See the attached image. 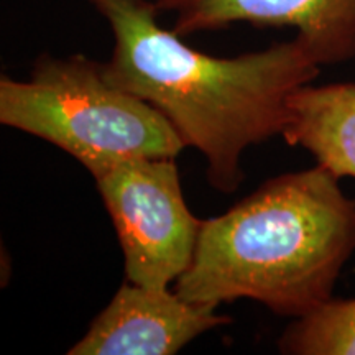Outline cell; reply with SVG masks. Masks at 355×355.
I'll return each instance as SVG.
<instances>
[{
	"instance_id": "6da1fadb",
	"label": "cell",
	"mask_w": 355,
	"mask_h": 355,
	"mask_svg": "<svg viewBox=\"0 0 355 355\" xmlns=\"http://www.w3.org/2000/svg\"><path fill=\"white\" fill-rule=\"evenodd\" d=\"M114 33L104 66L110 83L158 109L186 146L206 158L220 193L243 181L248 146L283 135L296 91L318 78L319 64L300 40L263 51L216 58L159 26L157 7L141 0H92Z\"/></svg>"
},
{
	"instance_id": "7a4b0ae2",
	"label": "cell",
	"mask_w": 355,
	"mask_h": 355,
	"mask_svg": "<svg viewBox=\"0 0 355 355\" xmlns=\"http://www.w3.org/2000/svg\"><path fill=\"white\" fill-rule=\"evenodd\" d=\"M354 250L355 201L316 165L272 178L225 214L202 220L175 293L216 308L254 300L298 319L334 298Z\"/></svg>"
},
{
	"instance_id": "3957f363",
	"label": "cell",
	"mask_w": 355,
	"mask_h": 355,
	"mask_svg": "<svg viewBox=\"0 0 355 355\" xmlns=\"http://www.w3.org/2000/svg\"><path fill=\"white\" fill-rule=\"evenodd\" d=\"M0 122L50 141L94 180L128 159L176 158L186 148L165 115L84 56H44L26 81L2 76Z\"/></svg>"
},
{
	"instance_id": "277c9868",
	"label": "cell",
	"mask_w": 355,
	"mask_h": 355,
	"mask_svg": "<svg viewBox=\"0 0 355 355\" xmlns=\"http://www.w3.org/2000/svg\"><path fill=\"white\" fill-rule=\"evenodd\" d=\"M121 242L125 277L168 290L193 260L202 220L188 209L175 158H135L96 180Z\"/></svg>"
},
{
	"instance_id": "5b68a950",
	"label": "cell",
	"mask_w": 355,
	"mask_h": 355,
	"mask_svg": "<svg viewBox=\"0 0 355 355\" xmlns=\"http://www.w3.org/2000/svg\"><path fill=\"white\" fill-rule=\"evenodd\" d=\"M216 309L186 301L175 291L152 290L127 279L68 354H178L204 332L230 322Z\"/></svg>"
},
{
	"instance_id": "8992f818",
	"label": "cell",
	"mask_w": 355,
	"mask_h": 355,
	"mask_svg": "<svg viewBox=\"0 0 355 355\" xmlns=\"http://www.w3.org/2000/svg\"><path fill=\"white\" fill-rule=\"evenodd\" d=\"M155 7L173 13V32L180 37L237 21L293 26L319 64L355 56V0H158Z\"/></svg>"
},
{
	"instance_id": "52a82bcc",
	"label": "cell",
	"mask_w": 355,
	"mask_h": 355,
	"mask_svg": "<svg viewBox=\"0 0 355 355\" xmlns=\"http://www.w3.org/2000/svg\"><path fill=\"white\" fill-rule=\"evenodd\" d=\"M290 109L286 144L308 150L339 180H355V84H308L293 94Z\"/></svg>"
},
{
	"instance_id": "ba28073f",
	"label": "cell",
	"mask_w": 355,
	"mask_h": 355,
	"mask_svg": "<svg viewBox=\"0 0 355 355\" xmlns=\"http://www.w3.org/2000/svg\"><path fill=\"white\" fill-rule=\"evenodd\" d=\"M278 347L295 355H355V298H332L298 318L279 337Z\"/></svg>"
}]
</instances>
